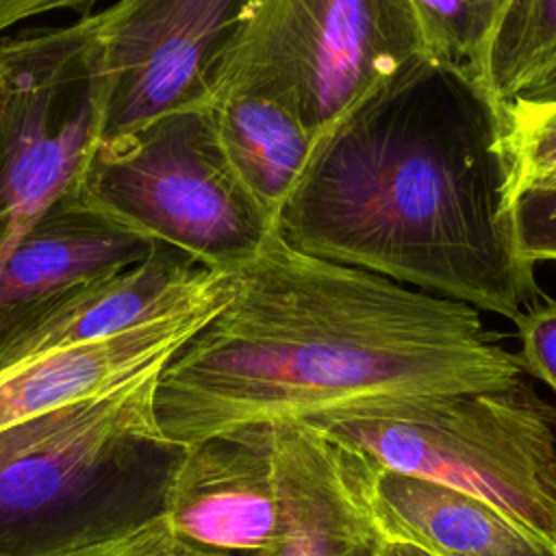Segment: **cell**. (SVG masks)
<instances>
[{
    "mask_svg": "<svg viewBox=\"0 0 556 556\" xmlns=\"http://www.w3.org/2000/svg\"><path fill=\"white\" fill-rule=\"evenodd\" d=\"M517 356L480 311L315 258L276 232L230 300L161 367V434L191 445L252 421L510 387Z\"/></svg>",
    "mask_w": 556,
    "mask_h": 556,
    "instance_id": "1",
    "label": "cell"
},
{
    "mask_svg": "<svg viewBox=\"0 0 556 556\" xmlns=\"http://www.w3.org/2000/svg\"><path fill=\"white\" fill-rule=\"evenodd\" d=\"M276 235L302 254L508 319L539 293L515 241L504 111L424 56L319 139Z\"/></svg>",
    "mask_w": 556,
    "mask_h": 556,
    "instance_id": "2",
    "label": "cell"
},
{
    "mask_svg": "<svg viewBox=\"0 0 556 556\" xmlns=\"http://www.w3.org/2000/svg\"><path fill=\"white\" fill-rule=\"evenodd\" d=\"M163 365L0 430V556H72L165 517L187 445L154 421Z\"/></svg>",
    "mask_w": 556,
    "mask_h": 556,
    "instance_id": "3",
    "label": "cell"
},
{
    "mask_svg": "<svg viewBox=\"0 0 556 556\" xmlns=\"http://www.w3.org/2000/svg\"><path fill=\"white\" fill-rule=\"evenodd\" d=\"M304 424L382 469L476 495L556 543V408L526 378Z\"/></svg>",
    "mask_w": 556,
    "mask_h": 556,
    "instance_id": "4",
    "label": "cell"
},
{
    "mask_svg": "<svg viewBox=\"0 0 556 556\" xmlns=\"http://www.w3.org/2000/svg\"><path fill=\"white\" fill-rule=\"evenodd\" d=\"M76 187L104 217L217 271L241 269L276 232L226 156L208 109L98 141Z\"/></svg>",
    "mask_w": 556,
    "mask_h": 556,
    "instance_id": "5",
    "label": "cell"
},
{
    "mask_svg": "<svg viewBox=\"0 0 556 556\" xmlns=\"http://www.w3.org/2000/svg\"><path fill=\"white\" fill-rule=\"evenodd\" d=\"M419 56L410 0H248L217 59L213 93H276L319 143L369 91Z\"/></svg>",
    "mask_w": 556,
    "mask_h": 556,
    "instance_id": "6",
    "label": "cell"
},
{
    "mask_svg": "<svg viewBox=\"0 0 556 556\" xmlns=\"http://www.w3.org/2000/svg\"><path fill=\"white\" fill-rule=\"evenodd\" d=\"M100 128L91 15L0 41V263L80 176Z\"/></svg>",
    "mask_w": 556,
    "mask_h": 556,
    "instance_id": "7",
    "label": "cell"
},
{
    "mask_svg": "<svg viewBox=\"0 0 556 556\" xmlns=\"http://www.w3.org/2000/svg\"><path fill=\"white\" fill-rule=\"evenodd\" d=\"M248 0H122L91 13L100 128L113 141L193 109H208L217 59Z\"/></svg>",
    "mask_w": 556,
    "mask_h": 556,
    "instance_id": "8",
    "label": "cell"
},
{
    "mask_svg": "<svg viewBox=\"0 0 556 556\" xmlns=\"http://www.w3.org/2000/svg\"><path fill=\"white\" fill-rule=\"evenodd\" d=\"M163 521L200 556H278L287 530L280 424H241L187 445Z\"/></svg>",
    "mask_w": 556,
    "mask_h": 556,
    "instance_id": "9",
    "label": "cell"
},
{
    "mask_svg": "<svg viewBox=\"0 0 556 556\" xmlns=\"http://www.w3.org/2000/svg\"><path fill=\"white\" fill-rule=\"evenodd\" d=\"M219 291L117 334L41 356L0 378V430L41 413L98 397L167 363L232 295Z\"/></svg>",
    "mask_w": 556,
    "mask_h": 556,
    "instance_id": "10",
    "label": "cell"
},
{
    "mask_svg": "<svg viewBox=\"0 0 556 556\" xmlns=\"http://www.w3.org/2000/svg\"><path fill=\"white\" fill-rule=\"evenodd\" d=\"M280 424L287 530L278 556H378L369 515L376 465L304 421Z\"/></svg>",
    "mask_w": 556,
    "mask_h": 556,
    "instance_id": "11",
    "label": "cell"
},
{
    "mask_svg": "<svg viewBox=\"0 0 556 556\" xmlns=\"http://www.w3.org/2000/svg\"><path fill=\"white\" fill-rule=\"evenodd\" d=\"M154 245L91 208L74 182L0 263V341L59 293L141 263Z\"/></svg>",
    "mask_w": 556,
    "mask_h": 556,
    "instance_id": "12",
    "label": "cell"
},
{
    "mask_svg": "<svg viewBox=\"0 0 556 556\" xmlns=\"http://www.w3.org/2000/svg\"><path fill=\"white\" fill-rule=\"evenodd\" d=\"M369 515L384 543L428 556H556V543L497 506L376 465Z\"/></svg>",
    "mask_w": 556,
    "mask_h": 556,
    "instance_id": "13",
    "label": "cell"
},
{
    "mask_svg": "<svg viewBox=\"0 0 556 556\" xmlns=\"http://www.w3.org/2000/svg\"><path fill=\"white\" fill-rule=\"evenodd\" d=\"M208 111L235 172L276 222L317 146L315 135L289 100L258 89H217Z\"/></svg>",
    "mask_w": 556,
    "mask_h": 556,
    "instance_id": "14",
    "label": "cell"
},
{
    "mask_svg": "<svg viewBox=\"0 0 556 556\" xmlns=\"http://www.w3.org/2000/svg\"><path fill=\"white\" fill-rule=\"evenodd\" d=\"M495 102L556 104V0H504L489 52Z\"/></svg>",
    "mask_w": 556,
    "mask_h": 556,
    "instance_id": "15",
    "label": "cell"
},
{
    "mask_svg": "<svg viewBox=\"0 0 556 556\" xmlns=\"http://www.w3.org/2000/svg\"><path fill=\"white\" fill-rule=\"evenodd\" d=\"M410 2L417 17L421 56L493 98L489 52L504 0Z\"/></svg>",
    "mask_w": 556,
    "mask_h": 556,
    "instance_id": "16",
    "label": "cell"
},
{
    "mask_svg": "<svg viewBox=\"0 0 556 556\" xmlns=\"http://www.w3.org/2000/svg\"><path fill=\"white\" fill-rule=\"evenodd\" d=\"M513 226L517 252L528 265L556 263V178L515 189Z\"/></svg>",
    "mask_w": 556,
    "mask_h": 556,
    "instance_id": "17",
    "label": "cell"
},
{
    "mask_svg": "<svg viewBox=\"0 0 556 556\" xmlns=\"http://www.w3.org/2000/svg\"><path fill=\"white\" fill-rule=\"evenodd\" d=\"M510 321L521 343L515 354L521 371L543 380L556 393V300L528 304Z\"/></svg>",
    "mask_w": 556,
    "mask_h": 556,
    "instance_id": "18",
    "label": "cell"
},
{
    "mask_svg": "<svg viewBox=\"0 0 556 556\" xmlns=\"http://www.w3.org/2000/svg\"><path fill=\"white\" fill-rule=\"evenodd\" d=\"M72 556H200L180 545L167 530L165 521L159 519L141 530H135L122 539L83 549Z\"/></svg>",
    "mask_w": 556,
    "mask_h": 556,
    "instance_id": "19",
    "label": "cell"
},
{
    "mask_svg": "<svg viewBox=\"0 0 556 556\" xmlns=\"http://www.w3.org/2000/svg\"><path fill=\"white\" fill-rule=\"evenodd\" d=\"M85 2L76 0H0V35L22 20L59 11V9H83Z\"/></svg>",
    "mask_w": 556,
    "mask_h": 556,
    "instance_id": "20",
    "label": "cell"
},
{
    "mask_svg": "<svg viewBox=\"0 0 556 556\" xmlns=\"http://www.w3.org/2000/svg\"><path fill=\"white\" fill-rule=\"evenodd\" d=\"M378 556H428L415 547H408V545H397V543H384L380 545V552Z\"/></svg>",
    "mask_w": 556,
    "mask_h": 556,
    "instance_id": "21",
    "label": "cell"
}]
</instances>
